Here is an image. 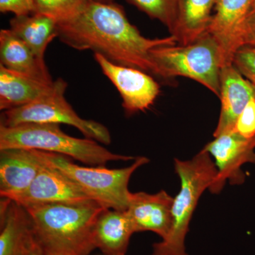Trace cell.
<instances>
[{
    "mask_svg": "<svg viewBox=\"0 0 255 255\" xmlns=\"http://www.w3.org/2000/svg\"><path fill=\"white\" fill-rule=\"evenodd\" d=\"M66 89V82L58 79L49 95L27 105L4 111L0 125L11 127L31 123L65 124L76 128L87 138L110 145L112 136L109 129L103 124L79 117L65 99Z\"/></svg>",
    "mask_w": 255,
    "mask_h": 255,
    "instance_id": "7",
    "label": "cell"
},
{
    "mask_svg": "<svg viewBox=\"0 0 255 255\" xmlns=\"http://www.w3.org/2000/svg\"><path fill=\"white\" fill-rule=\"evenodd\" d=\"M92 1H98V2L102 3H112L114 0H92Z\"/></svg>",
    "mask_w": 255,
    "mask_h": 255,
    "instance_id": "29",
    "label": "cell"
},
{
    "mask_svg": "<svg viewBox=\"0 0 255 255\" xmlns=\"http://www.w3.org/2000/svg\"><path fill=\"white\" fill-rule=\"evenodd\" d=\"M174 169L180 178L181 189L174 198L172 228L167 237L153 245L150 255H188L185 239L191 218L201 196L218 173L211 155L204 149L189 160L174 159Z\"/></svg>",
    "mask_w": 255,
    "mask_h": 255,
    "instance_id": "4",
    "label": "cell"
},
{
    "mask_svg": "<svg viewBox=\"0 0 255 255\" xmlns=\"http://www.w3.org/2000/svg\"><path fill=\"white\" fill-rule=\"evenodd\" d=\"M23 255H44L43 246L35 236L34 233L28 240Z\"/></svg>",
    "mask_w": 255,
    "mask_h": 255,
    "instance_id": "27",
    "label": "cell"
},
{
    "mask_svg": "<svg viewBox=\"0 0 255 255\" xmlns=\"http://www.w3.org/2000/svg\"><path fill=\"white\" fill-rule=\"evenodd\" d=\"M44 165L37 150H0L1 198L9 199L26 190Z\"/></svg>",
    "mask_w": 255,
    "mask_h": 255,
    "instance_id": "13",
    "label": "cell"
},
{
    "mask_svg": "<svg viewBox=\"0 0 255 255\" xmlns=\"http://www.w3.org/2000/svg\"><path fill=\"white\" fill-rule=\"evenodd\" d=\"M221 110L214 137L233 131L238 117L255 97V86L235 68L233 64L223 67L220 77Z\"/></svg>",
    "mask_w": 255,
    "mask_h": 255,
    "instance_id": "14",
    "label": "cell"
},
{
    "mask_svg": "<svg viewBox=\"0 0 255 255\" xmlns=\"http://www.w3.org/2000/svg\"><path fill=\"white\" fill-rule=\"evenodd\" d=\"M60 41L78 50H90L112 63L153 74L150 50L158 46L177 45L172 36L145 38L116 3L88 0L80 11L58 23Z\"/></svg>",
    "mask_w": 255,
    "mask_h": 255,
    "instance_id": "1",
    "label": "cell"
},
{
    "mask_svg": "<svg viewBox=\"0 0 255 255\" xmlns=\"http://www.w3.org/2000/svg\"><path fill=\"white\" fill-rule=\"evenodd\" d=\"M94 57L105 76L118 90L123 101L122 106L128 114L150 108L160 89L149 74L139 69L112 63L99 53H94Z\"/></svg>",
    "mask_w": 255,
    "mask_h": 255,
    "instance_id": "9",
    "label": "cell"
},
{
    "mask_svg": "<svg viewBox=\"0 0 255 255\" xmlns=\"http://www.w3.org/2000/svg\"><path fill=\"white\" fill-rule=\"evenodd\" d=\"M23 207L29 214L33 233L42 246L64 248L79 255H89L96 249L94 227L99 215L107 209L95 201Z\"/></svg>",
    "mask_w": 255,
    "mask_h": 255,
    "instance_id": "2",
    "label": "cell"
},
{
    "mask_svg": "<svg viewBox=\"0 0 255 255\" xmlns=\"http://www.w3.org/2000/svg\"><path fill=\"white\" fill-rule=\"evenodd\" d=\"M0 65L43 83L53 84L45 60L10 29L0 31Z\"/></svg>",
    "mask_w": 255,
    "mask_h": 255,
    "instance_id": "15",
    "label": "cell"
},
{
    "mask_svg": "<svg viewBox=\"0 0 255 255\" xmlns=\"http://www.w3.org/2000/svg\"><path fill=\"white\" fill-rule=\"evenodd\" d=\"M233 65L255 86V48L243 46L233 57Z\"/></svg>",
    "mask_w": 255,
    "mask_h": 255,
    "instance_id": "23",
    "label": "cell"
},
{
    "mask_svg": "<svg viewBox=\"0 0 255 255\" xmlns=\"http://www.w3.org/2000/svg\"><path fill=\"white\" fill-rule=\"evenodd\" d=\"M255 0H216L207 33L222 50L225 66L233 64L235 53L242 47L245 24Z\"/></svg>",
    "mask_w": 255,
    "mask_h": 255,
    "instance_id": "10",
    "label": "cell"
},
{
    "mask_svg": "<svg viewBox=\"0 0 255 255\" xmlns=\"http://www.w3.org/2000/svg\"><path fill=\"white\" fill-rule=\"evenodd\" d=\"M233 130L247 138L255 137V97L240 114Z\"/></svg>",
    "mask_w": 255,
    "mask_h": 255,
    "instance_id": "24",
    "label": "cell"
},
{
    "mask_svg": "<svg viewBox=\"0 0 255 255\" xmlns=\"http://www.w3.org/2000/svg\"><path fill=\"white\" fill-rule=\"evenodd\" d=\"M43 248L44 255H79L75 252L64 248L48 246H43Z\"/></svg>",
    "mask_w": 255,
    "mask_h": 255,
    "instance_id": "28",
    "label": "cell"
},
{
    "mask_svg": "<svg viewBox=\"0 0 255 255\" xmlns=\"http://www.w3.org/2000/svg\"><path fill=\"white\" fill-rule=\"evenodd\" d=\"M130 4L143 11L147 16L158 20L168 28L169 33L173 31L177 18L178 6L180 0H128Z\"/></svg>",
    "mask_w": 255,
    "mask_h": 255,
    "instance_id": "21",
    "label": "cell"
},
{
    "mask_svg": "<svg viewBox=\"0 0 255 255\" xmlns=\"http://www.w3.org/2000/svg\"><path fill=\"white\" fill-rule=\"evenodd\" d=\"M88 0H32L34 12L47 15L58 23L73 17Z\"/></svg>",
    "mask_w": 255,
    "mask_h": 255,
    "instance_id": "22",
    "label": "cell"
},
{
    "mask_svg": "<svg viewBox=\"0 0 255 255\" xmlns=\"http://www.w3.org/2000/svg\"><path fill=\"white\" fill-rule=\"evenodd\" d=\"M0 208V255H23L33 234L27 211L18 203L1 198Z\"/></svg>",
    "mask_w": 255,
    "mask_h": 255,
    "instance_id": "17",
    "label": "cell"
},
{
    "mask_svg": "<svg viewBox=\"0 0 255 255\" xmlns=\"http://www.w3.org/2000/svg\"><path fill=\"white\" fill-rule=\"evenodd\" d=\"M135 233L127 211L105 209L95 222L94 245L105 255H126Z\"/></svg>",
    "mask_w": 255,
    "mask_h": 255,
    "instance_id": "16",
    "label": "cell"
},
{
    "mask_svg": "<svg viewBox=\"0 0 255 255\" xmlns=\"http://www.w3.org/2000/svg\"><path fill=\"white\" fill-rule=\"evenodd\" d=\"M0 11L2 13L11 12L15 16L33 14L32 0H0Z\"/></svg>",
    "mask_w": 255,
    "mask_h": 255,
    "instance_id": "25",
    "label": "cell"
},
{
    "mask_svg": "<svg viewBox=\"0 0 255 255\" xmlns=\"http://www.w3.org/2000/svg\"><path fill=\"white\" fill-rule=\"evenodd\" d=\"M38 151L45 164L59 171L93 200L107 209L118 211L128 209L131 193L128 190V183L132 174L149 162L147 157H139L133 164L125 168L83 167L73 163L67 156Z\"/></svg>",
    "mask_w": 255,
    "mask_h": 255,
    "instance_id": "6",
    "label": "cell"
},
{
    "mask_svg": "<svg viewBox=\"0 0 255 255\" xmlns=\"http://www.w3.org/2000/svg\"><path fill=\"white\" fill-rule=\"evenodd\" d=\"M216 0H180L171 36L178 45L187 46L207 31Z\"/></svg>",
    "mask_w": 255,
    "mask_h": 255,
    "instance_id": "19",
    "label": "cell"
},
{
    "mask_svg": "<svg viewBox=\"0 0 255 255\" xmlns=\"http://www.w3.org/2000/svg\"><path fill=\"white\" fill-rule=\"evenodd\" d=\"M32 149L59 154L90 166L105 167L113 161L134 157L115 154L90 138H77L53 124H23L15 127L0 125V150Z\"/></svg>",
    "mask_w": 255,
    "mask_h": 255,
    "instance_id": "3",
    "label": "cell"
},
{
    "mask_svg": "<svg viewBox=\"0 0 255 255\" xmlns=\"http://www.w3.org/2000/svg\"><path fill=\"white\" fill-rule=\"evenodd\" d=\"M174 198L165 191L154 194L130 193L127 210L135 232L151 231L164 239L172 225Z\"/></svg>",
    "mask_w": 255,
    "mask_h": 255,
    "instance_id": "12",
    "label": "cell"
},
{
    "mask_svg": "<svg viewBox=\"0 0 255 255\" xmlns=\"http://www.w3.org/2000/svg\"><path fill=\"white\" fill-rule=\"evenodd\" d=\"M150 55L156 76L164 80L185 77L220 97L224 58L219 43L207 32L187 46L156 47L150 50Z\"/></svg>",
    "mask_w": 255,
    "mask_h": 255,
    "instance_id": "5",
    "label": "cell"
},
{
    "mask_svg": "<svg viewBox=\"0 0 255 255\" xmlns=\"http://www.w3.org/2000/svg\"><path fill=\"white\" fill-rule=\"evenodd\" d=\"M53 84L43 83L0 65V110L7 111L27 105L53 92Z\"/></svg>",
    "mask_w": 255,
    "mask_h": 255,
    "instance_id": "18",
    "label": "cell"
},
{
    "mask_svg": "<svg viewBox=\"0 0 255 255\" xmlns=\"http://www.w3.org/2000/svg\"><path fill=\"white\" fill-rule=\"evenodd\" d=\"M9 29L25 42L38 58L44 60L47 47L58 37V21L37 13L15 16L10 21Z\"/></svg>",
    "mask_w": 255,
    "mask_h": 255,
    "instance_id": "20",
    "label": "cell"
},
{
    "mask_svg": "<svg viewBox=\"0 0 255 255\" xmlns=\"http://www.w3.org/2000/svg\"><path fill=\"white\" fill-rule=\"evenodd\" d=\"M255 8V4H254V6H253V9H254Z\"/></svg>",
    "mask_w": 255,
    "mask_h": 255,
    "instance_id": "30",
    "label": "cell"
},
{
    "mask_svg": "<svg viewBox=\"0 0 255 255\" xmlns=\"http://www.w3.org/2000/svg\"><path fill=\"white\" fill-rule=\"evenodd\" d=\"M9 199L23 206L95 201L61 172L46 164L26 190Z\"/></svg>",
    "mask_w": 255,
    "mask_h": 255,
    "instance_id": "11",
    "label": "cell"
},
{
    "mask_svg": "<svg viewBox=\"0 0 255 255\" xmlns=\"http://www.w3.org/2000/svg\"><path fill=\"white\" fill-rule=\"evenodd\" d=\"M251 46L255 48V8L247 18L243 36L242 47Z\"/></svg>",
    "mask_w": 255,
    "mask_h": 255,
    "instance_id": "26",
    "label": "cell"
},
{
    "mask_svg": "<svg viewBox=\"0 0 255 255\" xmlns=\"http://www.w3.org/2000/svg\"><path fill=\"white\" fill-rule=\"evenodd\" d=\"M204 150L214 157L217 167V175L209 188L213 194L221 192L227 180L233 185L243 184L246 176L242 166L255 164V137L247 138L234 130L215 137Z\"/></svg>",
    "mask_w": 255,
    "mask_h": 255,
    "instance_id": "8",
    "label": "cell"
}]
</instances>
